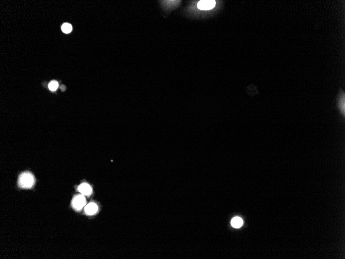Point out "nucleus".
Segmentation results:
<instances>
[{"instance_id":"obj_1","label":"nucleus","mask_w":345,"mask_h":259,"mask_svg":"<svg viewBox=\"0 0 345 259\" xmlns=\"http://www.w3.org/2000/svg\"><path fill=\"white\" fill-rule=\"evenodd\" d=\"M35 179L31 173L24 172L21 175L19 179V185L24 188H29L32 187Z\"/></svg>"},{"instance_id":"obj_2","label":"nucleus","mask_w":345,"mask_h":259,"mask_svg":"<svg viewBox=\"0 0 345 259\" xmlns=\"http://www.w3.org/2000/svg\"><path fill=\"white\" fill-rule=\"evenodd\" d=\"M216 2L213 0H202L198 2L197 8L200 10H210L216 6Z\"/></svg>"},{"instance_id":"obj_3","label":"nucleus","mask_w":345,"mask_h":259,"mask_svg":"<svg viewBox=\"0 0 345 259\" xmlns=\"http://www.w3.org/2000/svg\"><path fill=\"white\" fill-rule=\"evenodd\" d=\"M86 204V200L84 195H78L73 199V205L76 210H80Z\"/></svg>"},{"instance_id":"obj_4","label":"nucleus","mask_w":345,"mask_h":259,"mask_svg":"<svg viewBox=\"0 0 345 259\" xmlns=\"http://www.w3.org/2000/svg\"><path fill=\"white\" fill-rule=\"evenodd\" d=\"M78 190L83 195L89 196L92 194V189L90 185L87 183H83L81 184L78 187Z\"/></svg>"},{"instance_id":"obj_5","label":"nucleus","mask_w":345,"mask_h":259,"mask_svg":"<svg viewBox=\"0 0 345 259\" xmlns=\"http://www.w3.org/2000/svg\"><path fill=\"white\" fill-rule=\"evenodd\" d=\"M97 205L94 203H90L85 207V211L88 215H93L98 211Z\"/></svg>"},{"instance_id":"obj_6","label":"nucleus","mask_w":345,"mask_h":259,"mask_svg":"<svg viewBox=\"0 0 345 259\" xmlns=\"http://www.w3.org/2000/svg\"><path fill=\"white\" fill-rule=\"evenodd\" d=\"M337 105L341 113L344 115L345 112V94H341V95H339L338 99Z\"/></svg>"},{"instance_id":"obj_7","label":"nucleus","mask_w":345,"mask_h":259,"mask_svg":"<svg viewBox=\"0 0 345 259\" xmlns=\"http://www.w3.org/2000/svg\"><path fill=\"white\" fill-rule=\"evenodd\" d=\"M243 220L240 217H235L232 219L231 221V224L233 227L235 228H240L243 224Z\"/></svg>"},{"instance_id":"obj_8","label":"nucleus","mask_w":345,"mask_h":259,"mask_svg":"<svg viewBox=\"0 0 345 259\" xmlns=\"http://www.w3.org/2000/svg\"><path fill=\"white\" fill-rule=\"evenodd\" d=\"M72 29L73 28H72V25L70 24L66 23L62 26V30L65 33H69L70 32H72Z\"/></svg>"},{"instance_id":"obj_9","label":"nucleus","mask_w":345,"mask_h":259,"mask_svg":"<svg viewBox=\"0 0 345 259\" xmlns=\"http://www.w3.org/2000/svg\"><path fill=\"white\" fill-rule=\"evenodd\" d=\"M58 82L56 81H52L49 85V89L52 91H55L58 88Z\"/></svg>"}]
</instances>
